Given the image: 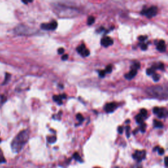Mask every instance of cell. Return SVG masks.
<instances>
[{
	"label": "cell",
	"mask_w": 168,
	"mask_h": 168,
	"mask_svg": "<svg viewBox=\"0 0 168 168\" xmlns=\"http://www.w3.org/2000/svg\"><path fill=\"white\" fill-rule=\"evenodd\" d=\"M156 69L155 68V67H154V65H153L151 68H150L146 70V74L148 75V76L153 75L155 73V71H156Z\"/></svg>",
	"instance_id": "cell-14"
},
{
	"label": "cell",
	"mask_w": 168,
	"mask_h": 168,
	"mask_svg": "<svg viewBox=\"0 0 168 168\" xmlns=\"http://www.w3.org/2000/svg\"><path fill=\"white\" fill-rule=\"evenodd\" d=\"M117 106L118 104L116 103H110L105 105L104 109L106 113H111L113 112L116 110V108H117Z\"/></svg>",
	"instance_id": "cell-9"
},
{
	"label": "cell",
	"mask_w": 168,
	"mask_h": 168,
	"mask_svg": "<svg viewBox=\"0 0 168 168\" xmlns=\"http://www.w3.org/2000/svg\"><path fill=\"white\" fill-rule=\"evenodd\" d=\"M60 97H61V98L62 99H62H66V94H61Z\"/></svg>",
	"instance_id": "cell-40"
},
{
	"label": "cell",
	"mask_w": 168,
	"mask_h": 168,
	"mask_svg": "<svg viewBox=\"0 0 168 168\" xmlns=\"http://www.w3.org/2000/svg\"><path fill=\"white\" fill-rule=\"evenodd\" d=\"M6 100H7V98L5 96L1 95V94H0V107H1L2 105L6 102Z\"/></svg>",
	"instance_id": "cell-21"
},
{
	"label": "cell",
	"mask_w": 168,
	"mask_h": 168,
	"mask_svg": "<svg viewBox=\"0 0 168 168\" xmlns=\"http://www.w3.org/2000/svg\"><path fill=\"white\" fill-rule=\"evenodd\" d=\"M125 123H129V120H128L127 122H125Z\"/></svg>",
	"instance_id": "cell-43"
},
{
	"label": "cell",
	"mask_w": 168,
	"mask_h": 168,
	"mask_svg": "<svg viewBox=\"0 0 168 168\" xmlns=\"http://www.w3.org/2000/svg\"><path fill=\"white\" fill-rule=\"evenodd\" d=\"M124 131V128L122 126H119L118 128V131L120 134H122V133H123Z\"/></svg>",
	"instance_id": "cell-36"
},
{
	"label": "cell",
	"mask_w": 168,
	"mask_h": 168,
	"mask_svg": "<svg viewBox=\"0 0 168 168\" xmlns=\"http://www.w3.org/2000/svg\"><path fill=\"white\" fill-rule=\"evenodd\" d=\"M125 131H126V135H127V137L129 138V136H130V127H129V126H126Z\"/></svg>",
	"instance_id": "cell-30"
},
{
	"label": "cell",
	"mask_w": 168,
	"mask_h": 168,
	"mask_svg": "<svg viewBox=\"0 0 168 168\" xmlns=\"http://www.w3.org/2000/svg\"><path fill=\"white\" fill-rule=\"evenodd\" d=\"M156 115H157V116L160 118H163L166 117L167 115V111L166 110V108H159V110L157 112Z\"/></svg>",
	"instance_id": "cell-11"
},
{
	"label": "cell",
	"mask_w": 168,
	"mask_h": 168,
	"mask_svg": "<svg viewBox=\"0 0 168 168\" xmlns=\"http://www.w3.org/2000/svg\"><path fill=\"white\" fill-rule=\"evenodd\" d=\"M131 168H142V166L139 165V164H136V165H134Z\"/></svg>",
	"instance_id": "cell-39"
},
{
	"label": "cell",
	"mask_w": 168,
	"mask_h": 168,
	"mask_svg": "<svg viewBox=\"0 0 168 168\" xmlns=\"http://www.w3.org/2000/svg\"><path fill=\"white\" fill-rule=\"evenodd\" d=\"M106 75V73H105L104 70H100L99 71V76L100 78H104V77Z\"/></svg>",
	"instance_id": "cell-32"
},
{
	"label": "cell",
	"mask_w": 168,
	"mask_h": 168,
	"mask_svg": "<svg viewBox=\"0 0 168 168\" xmlns=\"http://www.w3.org/2000/svg\"><path fill=\"white\" fill-rule=\"evenodd\" d=\"M86 47V45H85V44H82V45H80V46H78V47H77V49H76V51H78V53H81V52L85 50Z\"/></svg>",
	"instance_id": "cell-19"
},
{
	"label": "cell",
	"mask_w": 168,
	"mask_h": 168,
	"mask_svg": "<svg viewBox=\"0 0 168 168\" xmlns=\"http://www.w3.org/2000/svg\"><path fill=\"white\" fill-rule=\"evenodd\" d=\"M1 141H2V140H1V139H0V142H1Z\"/></svg>",
	"instance_id": "cell-45"
},
{
	"label": "cell",
	"mask_w": 168,
	"mask_h": 168,
	"mask_svg": "<svg viewBox=\"0 0 168 168\" xmlns=\"http://www.w3.org/2000/svg\"><path fill=\"white\" fill-rule=\"evenodd\" d=\"M145 118L143 117L141 114H139L138 115H136V117H135L136 122V123H137V124L141 125V124L144 123V122H143V121H144V119H145Z\"/></svg>",
	"instance_id": "cell-13"
},
{
	"label": "cell",
	"mask_w": 168,
	"mask_h": 168,
	"mask_svg": "<svg viewBox=\"0 0 168 168\" xmlns=\"http://www.w3.org/2000/svg\"><path fill=\"white\" fill-rule=\"evenodd\" d=\"M146 92L148 95L154 98L167 99V89H164L163 87L160 86L149 87L146 89Z\"/></svg>",
	"instance_id": "cell-3"
},
{
	"label": "cell",
	"mask_w": 168,
	"mask_h": 168,
	"mask_svg": "<svg viewBox=\"0 0 168 168\" xmlns=\"http://www.w3.org/2000/svg\"><path fill=\"white\" fill-rule=\"evenodd\" d=\"M157 151H158V152L160 155H163L164 154V149L162 148H160V147L158 148V150H157Z\"/></svg>",
	"instance_id": "cell-34"
},
{
	"label": "cell",
	"mask_w": 168,
	"mask_h": 168,
	"mask_svg": "<svg viewBox=\"0 0 168 168\" xmlns=\"http://www.w3.org/2000/svg\"><path fill=\"white\" fill-rule=\"evenodd\" d=\"M136 74H137V70H135V69H131L130 72H129L128 74H126L124 76L127 80H130L134 78V77H135V76L136 75Z\"/></svg>",
	"instance_id": "cell-12"
},
{
	"label": "cell",
	"mask_w": 168,
	"mask_h": 168,
	"mask_svg": "<svg viewBox=\"0 0 168 168\" xmlns=\"http://www.w3.org/2000/svg\"><path fill=\"white\" fill-rule=\"evenodd\" d=\"M15 33L19 36H32L38 32V30L33 28H30L24 24H19L14 29Z\"/></svg>",
	"instance_id": "cell-4"
},
{
	"label": "cell",
	"mask_w": 168,
	"mask_h": 168,
	"mask_svg": "<svg viewBox=\"0 0 168 168\" xmlns=\"http://www.w3.org/2000/svg\"><path fill=\"white\" fill-rule=\"evenodd\" d=\"M73 158L75 160H76L77 162H78L80 163H83V161L82 160V158L81 157H80V156L78 154V153H74L73 154Z\"/></svg>",
	"instance_id": "cell-15"
},
{
	"label": "cell",
	"mask_w": 168,
	"mask_h": 168,
	"mask_svg": "<svg viewBox=\"0 0 168 168\" xmlns=\"http://www.w3.org/2000/svg\"><path fill=\"white\" fill-rule=\"evenodd\" d=\"M30 133L28 130H23L17 135L10 144L12 151L14 153H19L22 150L24 146L28 141Z\"/></svg>",
	"instance_id": "cell-1"
},
{
	"label": "cell",
	"mask_w": 168,
	"mask_h": 168,
	"mask_svg": "<svg viewBox=\"0 0 168 168\" xmlns=\"http://www.w3.org/2000/svg\"><path fill=\"white\" fill-rule=\"evenodd\" d=\"M147 110H146V109H144V108H143V109H141V112H140V114H141L143 117L144 118H146V116H147Z\"/></svg>",
	"instance_id": "cell-29"
},
{
	"label": "cell",
	"mask_w": 168,
	"mask_h": 168,
	"mask_svg": "<svg viewBox=\"0 0 168 168\" xmlns=\"http://www.w3.org/2000/svg\"><path fill=\"white\" fill-rule=\"evenodd\" d=\"M76 119L80 122H82L84 120V118L83 117V116L81 114H78L76 115Z\"/></svg>",
	"instance_id": "cell-27"
},
{
	"label": "cell",
	"mask_w": 168,
	"mask_h": 168,
	"mask_svg": "<svg viewBox=\"0 0 168 168\" xmlns=\"http://www.w3.org/2000/svg\"><path fill=\"white\" fill-rule=\"evenodd\" d=\"M94 22V18L93 16H89L88 19H87V24L89 26L92 25V24Z\"/></svg>",
	"instance_id": "cell-22"
},
{
	"label": "cell",
	"mask_w": 168,
	"mask_h": 168,
	"mask_svg": "<svg viewBox=\"0 0 168 168\" xmlns=\"http://www.w3.org/2000/svg\"><path fill=\"white\" fill-rule=\"evenodd\" d=\"M112 71V65H108L106 68H105V73H111Z\"/></svg>",
	"instance_id": "cell-26"
},
{
	"label": "cell",
	"mask_w": 168,
	"mask_h": 168,
	"mask_svg": "<svg viewBox=\"0 0 168 168\" xmlns=\"http://www.w3.org/2000/svg\"><path fill=\"white\" fill-rule=\"evenodd\" d=\"M47 141L49 143H55L56 141H57V137L55 136H47Z\"/></svg>",
	"instance_id": "cell-16"
},
{
	"label": "cell",
	"mask_w": 168,
	"mask_h": 168,
	"mask_svg": "<svg viewBox=\"0 0 168 168\" xmlns=\"http://www.w3.org/2000/svg\"><path fill=\"white\" fill-rule=\"evenodd\" d=\"M146 125L145 123H142L141 124V126H140V130H141V132L142 133H145L146 131Z\"/></svg>",
	"instance_id": "cell-28"
},
{
	"label": "cell",
	"mask_w": 168,
	"mask_h": 168,
	"mask_svg": "<svg viewBox=\"0 0 168 168\" xmlns=\"http://www.w3.org/2000/svg\"><path fill=\"white\" fill-rule=\"evenodd\" d=\"M57 52H58V54L62 55V54L64 53V49H63V48H59L58 50V51H57Z\"/></svg>",
	"instance_id": "cell-37"
},
{
	"label": "cell",
	"mask_w": 168,
	"mask_h": 168,
	"mask_svg": "<svg viewBox=\"0 0 168 168\" xmlns=\"http://www.w3.org/2000/svg\"><path fill=\"white\" fill-rule=\"evenodd\" d=\"M154 125L156 128H162L164 127V125L162 122L157 120H154Z\"/></svg>",
	"instance_id": "cell-17"
},
{
	"label": "cell",
	"mask_w": 168,
	"mask_h": 168,
	"mask_svg": "<svg viewBox=\"0 0 168 168\" xmlns=\"http://www.w3.org/2000/svg\"><path fill=\"white\" fill-rule=\"evenodd\" d=\"M146 150H136V151L133 154L132 157L136 161V162L141 163L142 160L146 159Z\"/></svg>",
	"instance_id": "cell-5"
},
{
	"label": "cell",
	"mask_w": 168,
	"mask_h": 168,
	"mask_svg": "<svg viewBox=\"0 0 168 168\" xmlns=\"http://www.w3.org/2000/svg\"><path fill=\"white\" fill-rule=\"evenodd\" d=\"M89 54H90V52H89V51L87 50V48H86L85 50H84L81 53H80V55H81L82 57H88V56L89 55Z\"/></svg>",
	"instance_id": "cell-20"
},
{
	"label": "cell",
	"mask_w": 168,
	"mask_h": 168,
	"mask_svg": "<svg viewBox=\"0 0 168 168\" xmlns=\"http://www.w3.org/2000/svg\"><path fill=\"white\" fill-rule=\"evenodd\" d=\"M54 11L61 18H70V17L78 15L79 13L78 9L60 4L54 6Z\"/></svg>",
	"instance_id": "cell-2"
},
{
	"label": "cell",
	"mask_w": 168,
	"mask_h": 168,
	"mask_svg": "<svg viewBox=\"0 0 168 168\" xmlns=\"http://www.w3.org/2000/svg\"><path fill=\"white\" fill-rule=\"evenodd\" d=\"M152 78H153V80L154 82H158L159 81V80L160 78V76L159 74H156L154 73V74L152 75Z\"/></svg>",
	"instance_id": "cell-25"
},
{
	"label": "cell",
	"mask_w": 168,
	"mask_h": 168,
	"mask_svg": "<svg viewBox=\"0 0 168 168\" xmlns=\"http://www.w3.org/2000/svg\"><path fill=\"white\" fill-rule=\"evenodd\" d=\"M5 162H6L5 158H4V156H3V154L2 151V150L0 149V164L5 163Z\"/></svg>",
	"instance_id": "cell-24"
},
{
	"label": "cell",
	"mask_w": 168,
	"mask_h": 168,
	"mask_svg": "<svg viewBox=\"0 0 168 168\" xmlns=\"http://www.w3.org/2000/svg\"><path fill=\"white\" fill-rule=\"evenodd\" d=\"M167 158L166 157L165 159H164V164H165V166L166 167H167V164H166V160H167Z\"/></svg>",
	"instance_id": "cell-41"
},
{
	"label": "cell",
	"mask_w": 168,
	"mask_h": 168,
	"mask_svg": "<svg viewBox=\"0 0 168 168\" xmlns=\"http://www.w3.org/2000/svg\"><path fill=\"white\" fill-rule=\"evenodd\" d=\"M140 66H141V64H140L139 62H135L131 66V69H135L136 70H138L140 68Z\"/></svg>",
	"instance_id": "cell-23"
},
{
	"label": "cell",
	"mask_w": 168,
	"mask_h": 168,
	"mask_svg": "<svg viewBox=\"0 0 168 168\" xmlns=\"http://www.w3.org/2000/svg\"><path fill=\"white\" fill-rule=\"evenodd\" d=\"M147 38H148V37L147 36H139L138 38V40L141 41V42H143V41H145Z\"/></svg>",
	"instance_id": "cell-31"
},
{
	"label": "cell",
	"mask_w": 168,
	"mask_h": 168,
	"mask_svg": "<svg viewBox=\"0 0 168 168\" xmlns=\"http://www.w3.org/2000/svg\"><path fill=\"white\" fill-rule=\"evenodd\" d=\"M157 13H158V8L155 6H152L145 10H142L141 11L142 15H145L147 18L148 19H150L152 18V17L156 16Z\"/></svg>",
	"instance_id": "cell-6"
},
{
	"label": "cell",
	"mask_w": 168,
	"mask_h": 168,
	"mask_svg": "<svg viewBox=\"0 0 168 168\" xmlns=\"http://www.w3.org/2000/svg\"><path fill=\"white\" fill-rule=\"evenodd\" d=\"M114 168H120V167H115Z\"/></svg>",
	"instance_id": "cell-44"
},
{
	"label": "cell",
	"mask_w": 168,
	"mask_h": 168,
	"mask_svg": "<svg viewBox=\"0 0 168 168\" xmlns=\"http://www.w3.org/2000/svg\"><path fill=\"white\" fill-rule=\"evenodd\" d=\"M158 69L162 70L164 69V64L163 63H159V64H158Z\"/></svg>",
	"instance_id": "cell-35"
},
{
	"label": "cell",
	"mask_w": 168,
	"mask_h": 168,
	"mask_svg": "<svg viewBox=\"0 0 168 168\" xmlns=\"http://www.w3.org/2000/svg\"><path fill=\"white\" fill-rule=\"evenodd\" d=\"M141 48L142 51H145L147 50V48H148V45H147V44H142Z\"/></svg>",
	"instance_id": "cell-33"
},
{
	"label": "cell",
	"mask_w": 168,
	"mask_h": 168,
	"mask_svg": "<svg viewBox=\"0 0 168 168\" xmlns=\"http://www.w3.org/2000/svg\"><path fill=\"white\" fill-rule=\"evenodd\" d=\"M100 44L103 47H107L108 46H110V45H112L114 44V41L112 38H111L110 37L105 36L101 39Z\"/></svg>",
	"instance_id": "cell-8"
},
{
	"label": "cell",
	"mask_w": 168,
	"mask_h": 168,
	"mask_svg": "<svg viewBox=\"0 0 168 168\" xmlns=\"http://www.w3.org/2000/svg\"><path fill=\"white\" fill-rule=\"evenodd\" d=\"M68 58V55H62V61H66V60H67V59Z\"/></svg>",
	"instance_id": "cell-38"
},
{
	"label": "cell",
	"mask_w": 168,
	"mask_h": 168,
	"mask_svg": "<svg viewBox=\"0 0 168 168\" xmlns=\"http://www.w3.org/2000/svg\"><path fill=\"white\" fill-rule=\"evenodd\" d=\"M52 99L54 100V101L55 102L58 103L59 104H62V99L61 98L60 95H54L52 97Z\"/></svg>",
	"instance_id": "cell-18"
},
{
	"label": "cell",
	"mask_w": 168,
	"mask_h": 168,
	"mask_svg": "<svg viewBox=\"0 0 168 168\" xmlns=\"http://www.w3.org/2000/svg\"><path fill=\"white\" fill-rule=\"evenodd\" d=\"M60 86V87H61V88H62H62H64V86H62V85H60V86Z\"/></svg>",
	"instance_id": "cell-42"
},
{
	"label": "cell",
	"mask_w": 168,
	"mask_h": 168,
	"mask_svg": "<svg viewBox=\"0 0 168 168\" xmlns=\"http://www.w3.org/2000/svg\"><path fill=\"white\" fill-rule=\"evenodd\" d=\"M58 26V24L56 21H52L51 23H44L41 24V28L44 30H55Z\"/></svg>",
	"instance_id": "cell-7"
},
{
	"label": "cell",
	"mask_w": 168,
	"mask_h": 168,
	"mask_svg": "<svg viewBox=\"0 0 168 168\" xmlns=\"http://www.w3.org/2000/svg\"><path fill=\"white\" fill-rule=\"evenodd\" d=\"M156 49L160 52H165L166 50V45L165 41H164V40H160L157 45Z\"/></svg>",
	"instance_id": "cell-10"
}]
</instances>
